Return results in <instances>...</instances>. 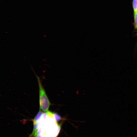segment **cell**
<instances>
[{"instance_id":"6da1fadb","label":"cell","mask_w":137,"mask_h":137,"mask_svg":"<svg viewBox=\"0 0 137 137\" xmlns=\"http://www.w3.org/2000/svg\"><path fill=\"white\" fill-rule=\"evenodd\" d=\"M39 87L40 110L47 112L50 105V103L42 86L40 78L37 76Z\"/></svg>"},{"instance_id":"7a4b0ae2","label":"cell","mask_w":137,"mask_h":137,"mask_svg":"<svg viewBox=\"0 0 137 137\" xmlns=\"http://www.w3.org/2000/svg\"><path fill=\"white\" fill-rule=\"evenodd\" d=\"M43 113V111L40 110L33 119H32V122L33 124L41 118Z\"/></svg>"},{"instance_id":"3957f363","label":"cell","mask_w":137,"mask_h":137,"mask_svg":"<svg viewBox=\"0 0 137 137\" xmlns=\"http://www.w3.org/2000/svg\"><path fill=\"white\" fill-rule=\"evenodd\" d=\"M53 117L55 120L57 122L63 119L58 114L56 113H53Z\"/></svg>"},{"instance_id":"277c9868","label":"cell","mask_w":137,"mask_h":137,"mask_svg":"<svg viewBox=\"0 0 137 137\" xmlns=\"http://www.w3.org/2000/svg\"><path fill=\"white\" fill-rule=\"evenodd\" d=\"M132 4L134 12L137 11V0H133Z\"/></svg>"},{"instance_id":"5b68a950","label":"cell","mask_w":137,"mask_h":137,"mask_svg":"<svg viewBox=\"0 0 137 137\" xmlns=\"http://www.w3.org/2000/svg\"><path fill=\"white\" fill-rule=\"evenodd\" d=\"M134 25L135 28H137V11L134 12Z\"/></svg>"},{"instance_id":"8992f818","label":"cell","mask_w":137,"mask_h":137,"mask_svg":"<svg viewBox=\"0 0 137 137\" xmlns=\"http://www.w3.org/2000/svg\"><path fill=\"white\" fill-rule=\"evenodd\" d=\"M43 136V134L38 135H36V137H42Z\"/></svg>"},{"instance_id":"52a82bcc","label":"cell","mask_w":137,"mask_h":137,"mask_svg":"<svg viewBox=\"0 0 137 137\" xmlns=\"http://www.w3.org/2000/svg\"><path fill=\"white\" fill-rule=\"evenodd\" d=\"M42 137H47L46 135H43V136Z\"/></svg>"},{"instance_id":"ba28073f","label":"cell","mask_w":137,"mask_h":137,"mask_svg":"<svg viewBox=\"0 0 137 137\" xmlns=\"http://www.w3.org/2000/svg\"></svg>"},{"instance_id":"9c48e42d","label":"cell","mask_w":137,"mask_h":137,"mask_svg":"<svg viewBox=\"0 0 137 137\" xmlns=\"http://www.w3.org/2000/svg\"></svg>"}]
</instances>
